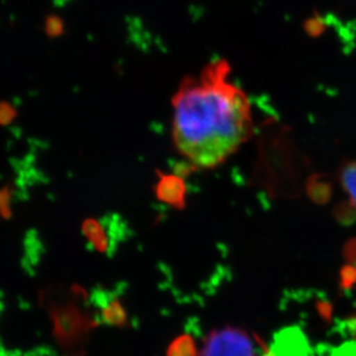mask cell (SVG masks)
Wrapping results in <instances>:
<instances>
[{"label":"cell","mask_w":356,"mask_h":356,"mask_svg":"<svg viewBox=\"0 0 356 356\" xmlns=\"http://www.w3.org/2000/svg\"><path fill=\"white\" fill-rule=\"evenodd\" d=\"M340 181L350 202L356 207V160L348 162L340 172Z\"/></svg>","instance_id":"6"},{"label":"cell","mask_w":356,"mask_h":356,"mask_svg":"<svg viewBox=\"0 0 356 356\" xmlns=\"http://www.w3.org/2000/svg\"><path fill=\"white\" fill-rule=\"evenodd\" d=\"M14 192L15 188L12 185L6 184L0 188V216L3 220H10L13 218V202Z\"/></svg>","instance_id":"7"},{"label":"cell","mask_w":356,"mask_h":356,"mask_svg":"<svg viewBox=\"0 0 356 356\" xmlns=\"http://www.w3.org/2000/svg\"><path fill=\"white\" fill-rule=\"evenodd\" d=\"M10 132L13 136L14 139H20L22 137V129L19 127H12L10 129Z\"/></svg>","instance_id":"11"},{"label":"cell","mask_w":356,"mask_h":356,"mask_svg":"<svg viewBox=\"0 0 356 356\" xmlns=\"http://www.w3.org/2000/svg\"><path fill=\"white\" fill-rule=\"evenodd\" d=\"M159 181L155 185V195L159 200L176 209H183L186 205V184L178 174L156 172Z\"/></svg>","instance_id":"3"},{"label":"cell","mask_w":356,"mask_h":356,"mask_svg":"<svg viewBox=\"0 0 356 356\" xmlns=\"http://www.w3.org/2000/svg\"><path fill=\"white\" fill-rule=\"evenodd\" d=\"M229 73L227 60H214L198 78L181 80L172 96L174 146L195 169L216 168L254 134L249 99Z\"/></svg>","instance_id":"1"},{"label":"cell","mask_w":356,"mask_h":356,"mask_svg":"<svg viewBox=\"0 0 356 356\" xmlns=\"http://www.w3.org/2000/svg\"><path fill=\"white\" fill-rule=\"evenodd\" d=\"M45 251L47 250H45L44 243L38 230L34 228L28 230L24 237V256L21 261L22 268L31 275L34 274L35 268L40 264Z\"/></svg>","instance_id":"5"},{"label":"cell","mask_w":356,"mask_h":356,"mask_svg":"<svg viewBox=\"0 0 356 356\" xmlns=\"http://www.w3.org/2000/svg\"><path fill=\"white\" fill-rule=\"evenodd\" d=\"M327 185L317 179V178H310L308 183V195L315 202H324L327 198Z\"/></svg>","instance_id":"9"},{"label":"cell","mask_w":356,"mask_h":356,"mask_svg":"<svg viewBox=\"0 0 356 356\" xmlns=\"http://www.w3.org/2000/svg\"><path fill=\"white\" fill-rule=\"evenodd\" d=\"M45 31L50 38H58L64 33V22L58 17H49L45 21Z\"/></svg>","instance_id":"10"},{"label":"cell","mask_w":356,"mask_h":356,"mask_svg":"<svg viewBox=\"0 0 356 356\" xmlns=\"http://www.w3.org/2000/svg\"><path fill=\"white\" fill-rule=\"evenodd\" d=\"M81 234L86 240L87 248L89 250L97 251L99 254H106L111 256V241L109 232L104 220L88 218L81 223Z\"/></svg>","instance_id":"4"},{"label":"cell","mask_w":356,"mask_h":356,"mask_svg":"<svg viewBox=\"0 0 356 356\" xmlns=\"http://www.w3.org/2000/svg\"><path fill=\"white\" fill-rule=\"evenodd\" d=\"M19 113L13 102L0 101V127H10L17 120Z\"/></svg>","instance_id":"8"},{"label":"cell","mask_w":356,"mask_h":356,"mask_svg":"<svg viewBox=\"0 0 356 356\" xmlns=\"http://www.w3.org/2000/svg\"><path fill=\"white\" fill-rule=\"evenodd\" d=\"M199 356H258V345L243 330L226 327L209 334Z\"/></svg>","instance_id":"2"}]
</instances>
